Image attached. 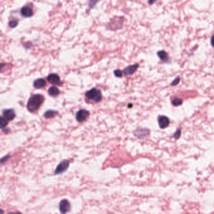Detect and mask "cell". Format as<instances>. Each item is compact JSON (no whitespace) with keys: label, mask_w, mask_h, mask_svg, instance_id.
I'll use <instances>...</instances> for the list:
<instances>
[{"label":"cell","mask_w":214,"mask_h":214,"mask_svg":"<svg viewBox=\"0 0 214 214\" xmlns=\"http://www.w3.org/2000/svg\"><path fill=\"white\" fill-rule=\"evenodd\" d=\"M43 102H44V97L42 95H33L28 99L27 109L30 112H34L40 108Z\"/></svg>","instance_id":"obj_1"},{"label":"cell","mask_w":214,"mask_h":214,"mask_svg":"<svg viewBox=\"0 0 214 214\" xmlns=\"http://www.w3.org/2000/svg\"><path fill=\"white\" fill-rule=\"evenodd\" d=\"M85 96L87 99L90 100V101H91L92 102L96 103L101 102L102 99L101 91L96 88H93L91 90H89V91L85 93Z\"/></svg>","instance_id":"obj_2"},{"label":"cell","mask_w":214,"mask_h":214,"mask_svg":"<svg viewBox=\"0 0 214 214\" xmlns=\"http://www.w3.org/2000/svg\"><path fill=\"white\" fill-rule=\"evenodd\" d=\"M69 165H70V162L69 161V160L65 159L61 162L59 164L57 167V168L55 171V174H56V175H59V174H61L63 172H65L66 170L68 169Z\"/></svg>","instance_id":"obj_3"},{"label":"cell","mask_w":214,"mask_h":214,"mask_svg":"<svg viewBox=\"0 0 214 214\" xmlns=\"http://www.w3.org/2000/svg\"><path fill=\"white\" fill-rule=\"evenodd\" d=\"M71 203L67 200H62L59 203V210L62 214H66L71 210Z\"/></svg>","instance_id":"obj_4"},{"label":"cell","mask_w":214,"mask_h":214,"mask_svg":"<svg viewBox=\"0 0 214 214\" xmlns=\"http://www.w3.org/2000/svg\"><path fill=\"white\" fill-rule=\"evenodd\" d=\"M89 112L85 109H81L76 114V119L79 122H83L87 119Z\"/></svg>","instance_id":"obj_5"},{"label":"cell","mask_w":214,"mask_h":214,"mask_svg":"<svg viewBox=\"0 0 214 214\" xmlns=\"http://www.w3.org/2000/svg\"><path fill=\"white\" fill-rule=\"evenodd\" d=\"M158 120L159 126L162 129L167 128L170 124V119L165 116H159L158 117Z\"/></svg>","instance_id":"obj_6"},{"label":"cell","mask_w":214,"mask_h":214,"mask_svg":"<svg viewBox=\"0 0 214 214\" xmlns=\"http://www.w3.org/2000/svg\"><path fill=\"white\" fill-rule=\"evenodd\" d=\"M48 81L50 83L54 85L61 84V79L59 76L56 73H50L47 77Z\"/></svg>","instance_id":"obj_7"},{"label":"cell","mask_w":214,"mask_h":214,"mask_svg":"<svg viewBox=\"0 0 214 214\" xmlns=\"http://www.w3.org/2000/svg\"><path fill=\"white\" fill-rule=\"evenodd\" d=\"M3 116L7 121H12L15 118L16 114L13 109H6L3 112Z\"/></svg>","instance_id":"obj_8"},{"label":"cell","mask_w":214,"mask_h":214,"mask_svg":"<svg viewBox=\"0 0 214 214\" xmlns=\"http://www.w3.org/2000/svg\"><path fill=\"white\" fill-rule=\"evenodd\" d=\"M138 67H139L138 64H135V65H130V66L127 67L126 68L124 69L122 72L124 73L126 75H132L136 71V70L138 69Z\"/></svg>","instance_id":"obj_9"},{"label":"cell","mask_w":214,"mask_h":214,"mask_svg":"<svg viewBox=\"0 0 214 214\" xmlns=\"http://www.w3.org/2000/svg\"><path fill=\"white\" fill-rule=\"evenodd\" d=\"M21 14L24 17H31L33 15V11L32 8L29 6H24L21 9Z\"/></svg>","instance_id":"obj_10"},{"label":"cell","mask_w":214,"mask_h":214,"mask_svg":"<svg viewBox=\"0 0 214 214\" xmlns=\"http://www.w3.org/2000/svg\"><path fill=\"white\" fill-rule=\"evenodd\" d=\"M46 85V82L43 79H37L33 82V86L36 89H42Z\"/></svg>","instance_id":"obj_11"},{"label":"cell","mask_w":214,"mask_h":214,"mask_svg":"<svg viewBox=\"0 0 214 214\" xmlns=\"http://www.w3.org/2000/svg\"><path fill=\"white\" fill-rule=\"evenodd\" d=\"M48 92L49 94V95L52 96V97L57 96L60 94V91H59V89L55 86L50 87L48 89Z\"/></svg>","instance_id":"obj_12"},{"label":"cell","mask_w":214,"mask_h":214,"mask_svg":"<svg viewBox=\"0 0 214 214\" xmlns=\"http://www.w3.org/2000/svg\"><path fill=\"white\" fill-rule=\"evenodd\" d=\"M158 56L162 61L165 62H168L169 61V57L167 53L165 51H159L158 52Z\"/></svg>","instance_id":"obj_13"},{"label":"cell","mask_w":214,"mask_h":214,"mask_svg":"<svg viewBox=\"0 0 214 214\" xmlns=\"http://www.w3.org/2000/svg\"><path fill=\"white\" fill-rule=\"evenodd\" d=\"M57 113V112L54 111H52V110H49V111H46L44 114V117L46 118H52L55 116V114Z\"/></svg>","instance_id":"obj_14"},{"label":"cell","mask_w":214,"mask_h":214,"mask_svg":"<svg viewBox=\"0 0 214 214\" xmlns=\"http://www.w3.org/2000/svg\"><path fill=\"white\" fill-rule=\"evenodd\" d=\"M172 103L173 106H178L180 105H181L183 103V101H182V99H180V98H175L172 100Z\"/></svg>","instance_id":"obj_15"},{"label":"cell","mask_w":214,"mask_h":214,"mask_svg":"<svg viewBox=\"0 0 214 214\" xmlns=\"http://www.w3.org/2000/svg\"><path fill=\"white\" fill-rule=\"evenodd\" d=\"M1 121H0V125H1V128L2 129L6 128V126L8 124V121L6 120L4 117L1 116Z\"/></svg>","instance_id":"obj_16"},{"label":"cell","mask_w":214,"mask_h":214,"mask_svg":"<svg viewBox=\"0 0 214 214\" xmlns=\"http://www.w3.org/2000/svg\"><path fill=\"white\" fill-rule=\"evenodd\" d=\"M18 24V21L16 20H12L9 21L8 23V25L10 28H15Z\"/></svg>","instance_id":"obj_17"},{"label":"cell","mask_w":214,"mask_h":214,"mask_svg":"<svg viewBox=\"0 0 214 214\" xmlns=\"http://www.w3.org/2000/svg\"><path fill=\"white\" fill-rule=\"evenodd\" d=\"M122 72H121L120 70H116L114 72V73L115 76H116L117 77H122Z\"/></svg>","instance_id":"obj_18"},{"label":"cell","mask_w":214,"mask_h":214,"mask_svg":"<svg viewBox=\"0 0 214 214\" xmlns=\"http://www.w3.org/2000/svg\"><path fill=\"white\" fill-rule=\"evenodd\" d=\"M180 81V77H176L174 81L172 82L171 85H176L177 84H178V83Z\"/></svg>","instance_id":"obj_19"},{"label":"cell","mask_w":214,"mask_h":214,"mask_svg":"<svg viewBox=\"0 0 214 214\" xmlns=\"http://www.w3.org/2000/svg\"><path fill=\"white\" fill-rule=\"evenodd\" d=\"M180 135H181V131H180V129H177L176 133L174 134V137H175V139H178L180 138Z\"/></svg>","instance_id":"obj_20"},{"label":"cell","mask_w":214,"mask_h":214,"mask_svg":"<svg viewBox=\"0 0 214 214\" xmlns=\"http://www.w3.org/2000/svg\"><path fill=\"white\" fill-rule=\"evenodd\" d=\"M9 155H8V156H6V157H4V158H3L2 159H1V163H4V162L5 161H6V160H7V159H9Z\"/></svg>","instance_id":"obj_21"},{"label":"cell","mask_w":214,"mask_h":214,"mask_svg":"<svg viewBox=\"0 0 214 214\" xmlns=\"http://www.w3.org/2000/svg\"><path fill=\"white\" fill-rule=\"evenodd\" d=\"M211 45L214 47V35H213L211 38Z\"/></svg>","instance_id":"obj_22"},{"label":"cell","mask_w":214,"mask_h":214,"mask_svg":"<svg viewBox=\"0 0 214 214\" xmlns=\"http://www.w3.org/2000/svg\"><path fill=\"white\" fill-rule=\"evenodd\" d=\"M7 214H22V213H15V212H9Z\"/></svg>","instance_id":"obj_23"},{"label":"cell","mask_w":214,"mask_h":214,"mask_svg":"<svg viewBox=\"0 0 214 214\" xmlns=\"http://www.w3.org/2000/svg\"><path fill=\"white\" fill-rule=\"evenodd\" d=\"M1 214H3V210H1Z\"/></svg>","instance_id":"obj_24"}]
</instances>
